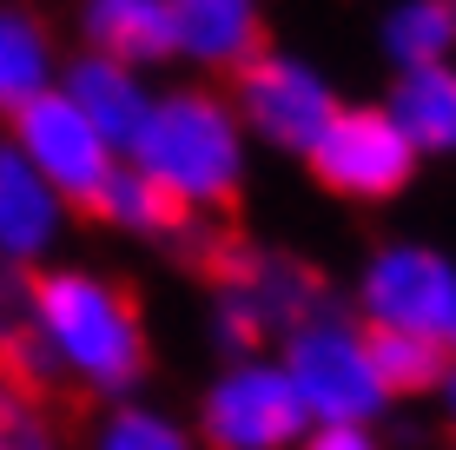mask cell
Listing matches in <instances>:
<instances>
[{"label": "cell", "mask_w": 456, "mask_h": 450, "mask_svg": "<svg viewBox=\"0 0 456 450\" xmlns=\"http://www.w3.org/2000/svg\"><path fill=\"white\" fill-rule=\"evenodd\" d=\"M93 219H100L106 232H119V239H146V245H159V239H172V232H185V212L172 206V199L152 185L139 166H113V179L93 192Z\"/></svg>", "instance_id": "17"}, {"label": "cell", "mask_w": 456, "mask_h": 450, "mask_svg": "<svg viewBox=\"0 0 456 450\" xmlns=\"http://www.w3.org/2000/svg\"><path fill=\"white\" fill-rule=\"evenodd\" d=\"M305 430H311V417H305L285 364H278L272 351L225 358L206 378L199 411H192L199 450H297Z\"/></svg>", "instance_id": "6"}, {"label": "cell", "mask_w": 456, "mask_h": 450, "mask_svg": "<svg viewBox=\"0 0 456 450\" xmlns=\"http://www.w3.org/2000/svg\"><path fill=\"white\" fill-rule=\"evenodd\" d=\"M436 411H444V430L456 438V364H450V378H444V391H436Z\"/></svg>", "instance_id": "24"}, {"label": "cell", "mask_w": 456, "mask_h": 450, "mask_svg": "<svg viewBox=\"0 0 456 450\" xmlns=\"http://www.w3.org/2000/svg\"><path fill=\"white\" fill-rule=\"evenodd\" d=\"M297 450H384V438H377V430H357V424H311Z\"/></svg>", "instance_id": "23"}, {"label": "cell", "mask_w": 456, "mask_h": 450, "mask_svg": "<svg viewBox=\"0 0 456 450\" xmlns=\"http://www.w3.org/2000/svg\"><path fill=\"white\" fill-rule=\"evenodd\" d=\"M7 139H13V152H20V160L34 166V173L53 185L73 212L93 206V192H100V185L113 179V166H119V146L93 127L60 86L40 93V100H27L20 113L7 119Z\"/></svg>", "instance_id": "9"}, {"label": "cell", "mask_w": 456, "mask_h": 450, "mask_svg": "<svg viewBox=\"0 0 456 450\" xmlns=\"http://www.w3.org/2000/svg\"><path fill=\"white\" fill-rule=\"evenodd\" d=\"M384 113L403 127V139L417 146V160H456V60L390 73Z\"/></svg>", "instance_id": "14"}, {"label": "cell", "mask_w": 456, "mask_h": 450, "mask_svg": "<svg viewBox=\"0 0 456 450\" xmlns=\"http://www.w3.org/2000/svg\"><path fill=\"white\" fill-rule=\"evenodd\" d=\"M324 305V285L305 258L272 252V245H232L212 272V338L225 358H251V351H278V338L297 318Z\"/></svg>", "instance_id": "4"}, {"label": "cell", "mask_w": 456, "mask_h": 450, "mask_svg": "<svg viewBox=\"0 0 456 450\" xmlns=\"http://www.w3.org/2000/svg\"><path fill=\"white\" fill-rule=\"evenodd\" d=\"M93 450H199V438L166 405L126 397V405H106V417L93 424Z\"/></svg>", "instance_id": "19"}, {"label": "cell", "mask_w": 456, "mask_h": 450, "mask_svg": "<svg viewBox=\"0 0 456 450\" xmlns=\"http://www.w3.org/2000/svg\"><path fill=\"white\" fill-rule=\"evenodd\" d=\"M73 27H80L86 53H106L119 67L152 73L172 60V7L166 0H80Z\"/></svg>", "instance_id": "13"}, {"label": "cell", "mask_w": 456, "mask_h": 450, "mask_svg": "<svg viewBox=\"0 0 456 450\" xmlns=\"http://www.w3.org/2000/svg\"><path fill=\"white\" fill-rule=\"evenodd\" d=\"M351 318L364 331H403L450 345L456 331V258L430 239H384L351 278Z\"/></svg>", "instance_id": "5"}, {"label": "cell", "mask_w": 456, "mask_h": 450, "mask_svg": "<svg viewBox=\"0 0 456 450\" xmlns=\"http://www.w3.org/2000/svg\"><path fill=\"white\" fill-rule=\"evenodd\" d=\"M60 86V46L46 20L20 0H0V119H13L27 100Z\"/></svg>", "instance_id": "15"}, {"label": "cell", "mask_w": 456, "mask_h": 450, "mask_svg": "<svg viewBox=\"0 0 456 450\" xmlns=\"http://www.w3.org/2000/svg\"><path fill=\"white\" fill-rule=\"evenodd\" d=\"M126 166H139L185 219L225 212L251 179V139L232 113V100L206 80L152 93L146 127L126 146Z\"/></svg>", "instance_id": "2"}, {"label": "cell", "mask_w": 456, "mask_h": 450, "mask_svg": "<svg viewBox=\"0 0 456 450\" xmlns=\"http://www.w3.org/2000/svg\"><path fill=\"white\" fill-rule=\"evenodd\" d=\"M377 53L390 60V73L456 60V0H390L377 20Z\"/></svg>", "instance_id": "16"}, {"label": "cell", "mask_w": 456, "mask_h": 450, "mask_svg": "<svg viewBox=\"0 0 456 450\" xmlns=\"http://www.w3.org/2000/svg\"><path fill=\"white\" fill-rule=\"evenodd\" d=\"M172 7V60L192 73H245L265 53V0H166Z\"/></svg>", "instance_id": "11"}, {"label": "cell", "mask_w": 456, "mask_h": 450, "mask_svg": "<svg viewBox=\"0 0 456 450\" xmlns=\"http://www.w3.org/2000/svg\"><path fill=\"white\" fill-rule=\"evenodd\" d=\"M27 305H34V272H20V266H0V331L27 324Z\"/></svg>", "instance_id": "22"}, {"label": "cell", "mask_w": 456, "mask_h": 450, "mask_svg": "<svg viewBox=\"0 0 456 450\" xmlns=\"http://www.w3.org/2000/svg\"><path fill=\"white\" fill-rule=\"evenodd\" d=\"M0 450H60V430L34 391L0 378Z\"/></svg>", "instance_id": "20"}, {"label": "cell", "mask_w": 456, "mask_h": 450, "mask_svg": "<svg viewBox=\"0 0 456 450\" xmlns=\"http://www.w3.org/2000/svg\"><path fill=\"white\" fill-rule=\"evenodd\" d=\"M60 93H67L73 106L100 127L106 139L119 146V160H126V146H133V133L146 127V113H152V86L139 67H119V60H106V53H73V60H60Z\"/></svg>", "instance_id": "12"}, {"label": "cell", "mask_w": 456, "mask_h": 450, "mask_svg": "<svg viewBox=\"0 0 456 450\" xmlns=\"http://www.w3.org/2000/svg\"><path fill=\"white\" fill-rule=\"evenodd\" d=\"M370 358H377V378H384L390 405L397 397H436L450 378V345L436 338H403V331H370Z\"/></svg>", "instance_id": "18"}, {"label": "cell", "mask_w": 456, "mask_h": 450, "mask_svg": "<svg viewBox=\"0 0 456 450\" xmlns=\"http://www.w3.org/2000/svg\"><path fill=\"white\" fill-rule=\"evenodd\" d=\"M311 179L344 206H390L417 185V146L403 139V127L384 113V100H344L331 113V127L311 139L305 152Z\"/></svg>", "instance_id": "8"}, {"label": "cell", "mask_w": 456, "mask_h": 450, "mask_svg": "<svg viewBox=\"0 0 456 450\" xmlns=\"http://www.w3.org/2000/svg\"><path fill=\"white\" fill-rule=\"evenodd\" d=\"M225 100H232V113H239L251 146L291 152V160H305L311 139L331 127V113L344 106L331 73L311 53H297V46H265L245 73H232Z\"/></svg>", "instance_id": "7"}, {"label": "cell", "mask_w": 456, "mask_h": 450, "mask_svg": "<svg viewBox=\"0 0 456 450\" xmlns=\"http://www.w3.org/2000/svg\"><path fill=\"white\" fill-rule=\"evenodd\" d=\"M0 378L7 384H20V391H46V384H60L53 378V358H46V345L34 338V324H13V331H0Z\"/></svg>", "instance_id": "21"}, {"label": "cell", "mask_w": 456, "mask_h": 450, "mask_svg": "<svg viewBox=\"0 0 456 450\" xmlns=\"http://www.w3.org/2000/svg\"><path fill=\"white\" fill-rule=\"evenodd\" d=\"M450 358H456V331H450Z\"/></svg>", "instance_id": "25"}, {"label": "cell", "mask_w": 456, "mask_h": 450, "mask_svg": "<svg viewBox=\"0 0 456 450\" xmlns=\"http://www.w3.org/2000/svg\"><path fill=\"white\" fill-rule=\"evenodd\" d=\"M67 219H73V206L13 152V139L0 133V266L46 272L53 252H60V239H67Z\"/></svg>", "instance_id": "10"}, {"label": "cell", "mask_w": 456, "mask_h": 450, "mask_svg": "<svg viewBox=\"0 0 456 450\" xmlns=\"http://www.w3.org/2000/svg\"><path fill=\"white\" fill-rule=\"evenodd\" d=\"M27 324L53 358V378L73 391L100 397V405H126L146 391L152 371V338L139 299L100 266H46L34 272V305Z\"/></svg>", "instance_id": "1"}, {"label": "cell", "mask_w": 456, "mask_h": 450, "mask_svg": "<svg viewBox=\"0 0 456 450\" xmlns=\"http://www.w3.org/2000/svg\"><path fill=\"white\" fill-rule=\"evenodd\" d=\"M272 358L285 364V378H291L311 424L377 430V417L390 411V391L377 378V358H370V331L351 312H338V305H318L311 318H297L278 338Z\"/></svg>", "instance_id": "3"}]
</instances>
